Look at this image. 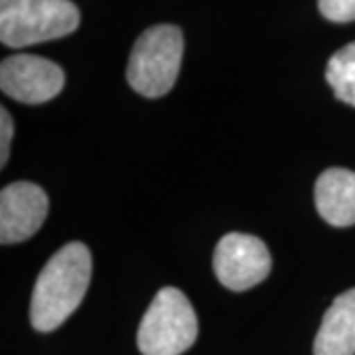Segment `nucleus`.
I'll list each match as a JSON object with an SVG mask.
<instances>
[{
	"mask_svg": "<svg viewBox=\"0 0 355 355\" xmlns=\"http://www.w3.org/2000/svg\"><path fill=\"white\" fill-rule=\"evenodd\" d=\"M91 282V253L83 243L64 245L42 268L30 302L34 330L53 331L83 302Z\"/></svg>",
	"mask_w": 355,
	"mask_h": 355,
	"instance_id": "obj_1",
	"label": "nucleus"
},
{
	"mask_svg": "<svg viewBox=\"0 0 355 355\" xmlns=\"http://www.w3.org/2000/svg\"><path fill=\"white\" fill-rule=\"evenodd\" d=\"M184 55V36L178 26L148 28L135 42L128 58V85L142 97H164L176 83Z\"/></svg>",
	"mask_w": 355,
	"mask_h": 355,
	"instance_id": "obj_2",
	"label": "nucleus"
},
{
	"mask_svg": "<svg viewBox=\"0 0 355 355\" xmlns=\"http://www.w3.org/2000/svg\"><path fill=\"white\" fill-rule=\"evenodd\" d=\"M71 0H0V40L8 48L64 38L79 26Z\"/></svg>",
	"mask_w": 355,
	"mask_h": 355,
	"instance_id": "obj_3",
	"label": "nucleus"
},
{
	"mask_svg": "<svg viewBox=\"0 0 355 355\" xmlns=\"http://www.w3.org/2000/svg\"><path fill=\"white\" fill-rule=\"evenodd\" d=\"M198 316L188 296L164 286L140 320L137 343L142 355H182L198 340Z\"/></svg>",
	"mask_w": 355,
	"mask_h": 355,
	"instance_id": "obj_4",
	"label": "nucleus"
},
{
	"mask_svg": "<svg viewBox=\"0 0 355 355\" xmlns=\"http://www.w3.org/2000/svg\"><path fill=\"white\" fill-rule=\"evenodd\" d=\"M270 253L259 237L229 233L221 237L214 253L217 280L229 291L243 292L257 286L270 272Z\"/></svg>",
	"mask_w": 355,
	"mask_h": 355,
	"instance_id": "obj_5",
	"label": "nucleus"
},
{
	"mask_svg": "<svg viewBox=\"0 0 355 355\" xmlns=\"http://www.w3.org/2000/svg\"><path fill=\"white\" fill-rule=\"evenodd\" d=\"M64 85V69L40 55L16 53L0 65V89L14 101L26 105L51 101Z\"/></svg>",
	"mask_w": 355,
	"mask_h": 355,
	"instance_id": "obj_6",
	"label": "nucleus"
},
{
	"mask_svg": "<svg viewBox=\"0 0 355 355\" xmlns=\"http://www.w3.org/2000/svg\"><path fill=\"white\" fill-rule=\"evenodd\" d=\"M46 191L32 182H14L0 193V243L14 245L36 235L48 217Z\"/></svg>",
	"mask_w": 355,
	"mask_h": 355,
	"instance_id": "obj_7",
	"label": "nucleus"
},
{
	"mask_svg": "<svg viewBox=\"0 0 355 355\" xmlns=\"http://www.w3.org/2000/svg\"><path fill=\"white\" fill-rule=\"evenodd\" d=\"M318 214L334 227L355 225V172L330 168L322 172L314 186Z\"/></svg>",
	"mask_w": 355,
	"mask_h": 355,
	"instance_id": "obj_8",
	"label": "nucleus"
},
{
	"mask_svg": "<svg viewBox=\"0 0 355 355\" xmlns=\"http://www.w3.org/2000/svg\"><path fill=\"white\" fill-rule=\"evenodd\" d=\"M314 355H355V288L340 294L324 314Z\"/></svg>",
	"mask_w": 355,
	"mask_h": 355,
	"instance_id": "obj_9",
	"label": "nucleus"
},
{
	"mask_svg": "<svg viewBox=\"0 0 355 355\" xmlns=\"http://www.w3.org/2000/svg\"><path fill=\"white\" fill-rule=\"evenodd\" d=\"M326 79L336 99L355 107V42L331 55L326 67Z\"/></svg>",
	"mask_w": 355,
	"mask_h": 355,
	"instance_id": "obj_10",
	"label": "nucleus"
},
{
	"mask_svg": "<svg viewBox=\"0 0 355 355\" xmlns=\"http://www.w3.org/2000/svg\"><path fill=\"white\" fill-rule=\"evenodd\" d=\"M318 8L330 22H354L355 0H318Z\"/></svg>",
	"mask_w": 355,
	"mask_h": 355,
	"instance_id": "obj_11",
	"label": "nucleus"
},
{
	"mask_svg": "<svg viewBox=\"0 0 355 355\" xmlns=\"http://www.w3.org/2000/svg\"><path fill=\"white\" fill-rule=\"evenodd\" d=\"M12 119L8 111L2 107L0 109V166L4 168L8 162V154H10V140H12Z\"/></svg>",
	"mask_w": 355,
	"mask_h": 355,
	"instance_id": "obj_12",
	"label": "nucleus"
}]
</instances>
